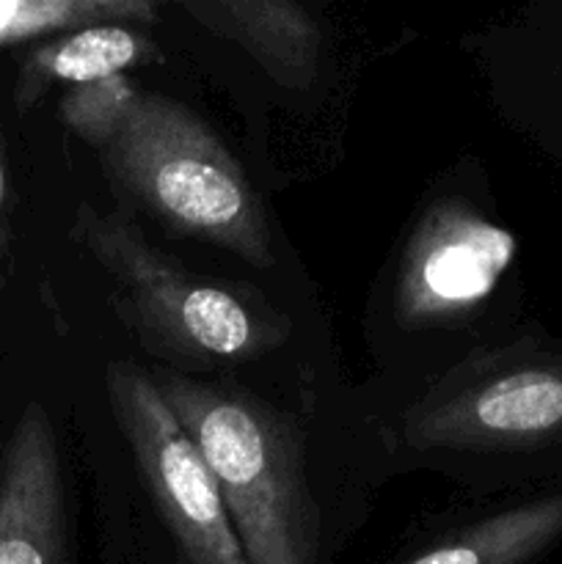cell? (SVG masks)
<instances>
[{"label": "cell", "mask_w": 562, "mask_h": 564, "mask_svg": "<svg viewBox=\"0 0 562 564\" xmlns=\"http://www.w3.org/2000/svg\"><path fill=\"white\" fill-rule=\"evenodd\" d=\"M58 119L97 152L116 193L182 237L273 264L268 215L235 154L191 108L127 75L69 88Z\"/></svg>", "instance_id": "cell-1"}, {"label": "cell", "mask_w": 562, "mask_h": 564, "mask_svg": "<svg viewBox=\"0 0 562 564\" xmlns=\"http://www.w3.org/2000/svg\"><path fill=\"white\" fill-rule=\"evenodd\" d=\"M152 383L213 471L246 564H314L320 507L295 424L259 397L152 372Z\"/></svg>", "instance_id": "cell-2"}, {"label": "cell", "mask_w": 562, "mask_h": 564, "mask_svg": "<svg viewBox=\"0 0 562 564\" xmlns=\"http://www.w3.org/2000/svg\"><path fill=\"white\" fill-rule=\"evenodd\" d=\"M75 240L114 284L110 306L149 352L187 364H242L290 339V319L246 284L191 273L121 213L77 204Z\"/></svg>", "instance_id": "cell-3"}, {"label": "cell", "mask_w": 562, "mask_h": 564, "mask_svg": "<svg viewBox=\"0 0 562 564\" xmlns=\"http://www.w3.org/2000/svg\"><path fill=\"white\" fill-rule=\"evenodd\" d=\"M413 452L562 455V350L534 339L468 356L402 416Z\"/></svg>", "instance_id": "cell-4"}, {"label": "cell", "mask_w": 562, "mask_h": 564, "mask_svg": "<svg viewBox=\"0 0 562 564\" xmlns=\"http://www.w3.org/2000/svg\"><path fill=\"white\" fill-rule=\"evenodd\" d=\"M105 389L147 490L187 564H246L213 471L169 411L152 375L130 361H114Z\"/></svg>", "instance_id": "cell-5"}, {"label": "cell", "mask_w": 562, "mask_h": 564, "mask_svg": "<svg viewBox=\"0 0 562 564\" xmlns=\"http://www.w3.org/2000/svg\"><path fill=\"white\" fill-rule=\"evenodd\" d=\"M516 237L457 196L439 198L406 242L395 314L406 328L463 319L488 301L516 257Z\"/></svg>", "instance_id": "cell-6"}, {"label": "cell", "mask_w": 562, "mask_h": 564, "mask_svg": "<svg viewBox=\"0 0 562 564\" xmlns=\"http://www.w3.org/2000/svg\"><path fill=\"white\" fill-rule=\"evenodd\" d=\"M0 564H66L64 474L42 402H28L0 460Z\"/></svg>", "instance_id": "cell-7"}, {"label": "cell", "mask_w": 562, "mask_h": 564, "mask_svg": "<svg viewBox=\"0 0 562 564\" xmlns=\"http://www.w3.org/2000/svg\"><path fill=\"white\" fill-rule=\"evenodd\" d=\"M204 31L246 50L270 80L306 91L320 72L323 33L312 11L292 0H182Z\"/></svg>", "instance_id": "cell-8"}, {"label": "cell", "mask_w": 562, "mask_h": 564, "mask_svg": "<svg viewBox=\"0 0 562 564\" xmlns=\"http://www.w3.org/2000/svg\"><path fill=\"white\" fill-rule=\"evenodd\" d=\"M160 61L154 39L132 25H91L31 44L14 80L17 110H31L50 88H80Z\"/></svg>", "instance_id": "cell-9"}, {"label": "cell", "mask_w": 562, "mask_h": 564, "mask_svg": "<svg viewBox=\"0 0 562 564\" xmlns=\"http://www.w3.org/2000/svg\"><path fill=\"white\" fill-rule=\"evenodd\" d=\"M562 540V490L468 523L406 564H529Z\"/></svg>", "instance_id": "cell-10"}, {"label": "cell", "mask_w": 562, "mask_h": 564, "mask_svg": "<svg viewBox=\"0 0 562 564\" xmlns=\"http://www.w3.org/2000/svg\"><path fill=\"white\" fill-rule=\"evenodd\" d=\"M154 0H0V50L91 25H152Z\"/></svg>", "instance_id": "cell-11"}, {"label": "cell", "mask_w": 562, "mask_h": 564, "mask_svg": "<svg viewBox=\"0 0 562 564\" xmlns=\"http://www.w3.org/2000/svg\"><path fill=\"white\" fill-rule=\"evenodd\" d=\"M11 248H14V226H11V191L9 171H6L3 147H0V286L11 268Z\"/></svg>", "instance_id": "cell-12"}]
</instances>
